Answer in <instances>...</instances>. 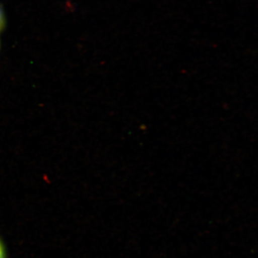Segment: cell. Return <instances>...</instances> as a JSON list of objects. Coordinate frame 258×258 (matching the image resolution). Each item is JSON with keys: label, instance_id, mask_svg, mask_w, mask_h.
<instances>
[{"label": "cell", "instance_id": "cell-1", "mask_svg": "<svg viewBox=\"0 0 258 258\" xmlns=\"http://www.w3.org/2000/svg\"><path fill=\"white\" fill-rule=\"evenodd\" d=\"M0 258H8V249L4 241L0 237Z\"/></svg>", "mask_w": 258, "mask_h": 258}, {"label": "cell", "instance_id": "cell-2", "mask_svg": "<svg viewBox=\"0 0 258 258\" xmlns=\"http://www.w3.org/2000/svg\"><path fill=\"white\" fill-rule=\"evenodd\" d=\"M5 17L4 15H3V10L0 8V30H3L5 27Z\"/></svg>", "mask_w": 258, "mask_h": 258}]
</instances>
